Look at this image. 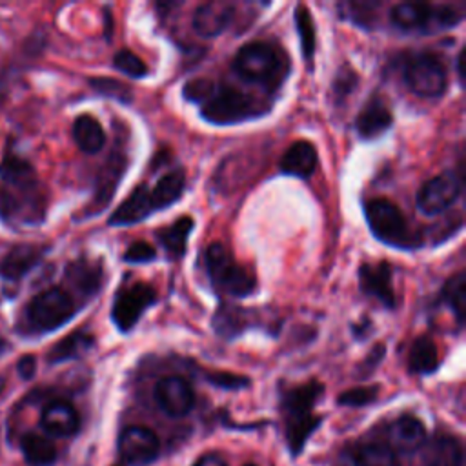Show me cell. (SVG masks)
Wrapping results in <instances>:
<instances>
[{
    "mask_svg": "<svg viewBox=\"0 0 466 466\" xmlns=\"http://www.w3.org/2000/svg\"><path fill=\"white\" fill-rule=\"evenodd\" d=\"M231 66L242 80L258 84L269 91L279 89L289 73L286 53L273 44L258 40L242 46L235 53Z\"/></svg>",
    "mask_w": 466,
    "mask_h": 466,
    "instance_id": "cell-1",
    "label": "cell"
},
{
    "mask_svg": "<svg viewBox=\"0 0 466 466\" xmlns=\"http://www.w3.org/2000/svg\"><path fill=\"white\" fill-rule=\"evenodd\" d=\"M366 222L380 242L397 249H417L422 244L420 235L410 229L404 213L388 198H370L364 202Z\"/></svg>",
    "mask_w": 466,
    "mask_h": 466,
    "instance_id": "cell-2",
    "label": "cell"
},
{
    "mask_svg": "<svg viewBox=\"0 0 466 466\" xmlns=\"http://www.w3.org/2000/svg\"><path fill=\"white\" fill-rule=\"evenodd\" d=\"M204 268L213 289L220 295L242 299L251 295L257 288L255 277L248 268L240 266L220 242H211L206 248Z\"/></svg>",
    "mask_w": 466,
    "mask_h": 466,
    "instance_id": "cell-3",
    "label": "cell"
},
{
    "mask_svg": "<svg viewBox=\"0 0 466 466\" xmlns=\"http://www.w3.org/2000/svg\"><path fill=\"white\" fill-rule=\"evenodd\" d=\"M324 386L317 380L308 384H300L286 391L282 399V410L286 419V433L289 441V448L299 451L302 442L308 439L311 430L320 422V419L313 413L315 400L322 395Z\"/></svg>",
    "mask_w": 466,
    "mask_h": 466,
    "instance_id": "cell-4",
    "label": "cell"
},
{
    "mask_svg": "<svg viewBox=\"0 0 466 466\" xmlns=\"http://www.w3.org/2000/svg\"><path fill=\"white\" fill-rule=\"evenodd\" d=\"M262 113H266V107L253 95L228 86H215V91L200 107L202 118L217 126L238 124Z\"/></svg>",
    "mask_w": 466,
    "mask_h": 466,
    "instance_id": "cell-5",
    "label": "cell"
},
{
    "mask_svg": "<svg viewBox=\"0 0 466 466\" xmlns=\"http://www.w3.org/2000/svg\"><path fill=\"white\" fill-rule=\"evenodd\" d=\"M75 313H76V306H75L73 297L58 286L47 288V289L40 291L38 295H35L29 300L27 309H25L27 322L38 333L58 329Z\"/></svg>",
    "mask_w": 466,
    "mask_h": 466,
    "instance_id": "cell-6",
    "label": "cell"
},
{
    "mask_svg": "<svg viewBox=\"0 0 466 466\" xmlns=\"http://www.w3.org/2000/svg\"><path fill=\"white\" fill-rule=\"evenodd\" d=\"M390 20L402 31H422L428 27H453L462 20V15L451 5L402 2L391 7Z\"/></svg>",
    "mask_w": 466,
    "mask_h": 466,
    "instance_id": "cell-7",
    "label": "cell"
},
{
    "mask_svg": "<svg viewBox=\"0 0 466 466\" xmlns=\"http://www.w3.org/2000/svg\"><path fill=\"white\" fill-rule=\"evenodd\" d=\"M402 76L410 91L422 98H439L448 84L446 67L433 53L411 55L404 66Z\"/></svg>",
    "mask_w": 466,
    "mask_h": 466,
    "instance_id": "cell-8",
    "label": "cell"
},
{
    "mask_svg": "<svg viewBox=\"0 0 466 466\" xmlns=\"http://www.w3.org/2000/svg\"><path fill=\"white\" fill-rule=\"evenodd\" d=\"M157 299L158 297L153 286L146 282H135L115 295L111 320L122 333H127L137 326L142 313L157 302Z\"/></svg>",
    "mask_w": 466,
    "mask_h": 466,
    "instance_id": "cell-9",
    "label": "cell"
},
{
    "mask_svg": "<svg viewBox=\"0 0 466 466\" xmlns=\"http://www.w3.org/2000/svg\"><path fill=\"white\" fill-rule=\"evenodd\" d=\"M462 189V177L453 171H444L430 180H426L417 191V208L428 215L435 217L455 204Z\"/></svg>",
    "mask_w": 466,
    "mask_h": 466,
    "instance_id": "cell-10",
    "label": "cell"
},
{
    "mask_svg": "<svg viewBox=\"0 0 466 466\" xmlns=\"http://www.w3.org/2000/svg\"><path fill=\"white\" fill-rule=\"evenodd\" d=\"M118 455L129 466H146L158 455L160 442L155 431L144 426H127L118 435Z\"/></svg>",
    "mask_w": 466,
    "mask_h": 466,
    "instance_id": "cell-11",
    "label": "cell"
},
{
    "mask_svg": "<svg viewBox=\"0 0 466 466\" xmlns=\"http://www.w3.org/2000/svg\"><path fill=\"white\" fill-rule=\"evenodd\" d=\"M155 400L169 417H184L195 404V393L189 382L178 375H167L155 386Z\"/></svg>",
    "mask_w": 466,
    "mask_h": 466,
    "instance_id": "cell-12",
    "label": "cell"
},
{
    "mask_svg": "<svg viewBox=\"0 0 466 466\" xmlns=\"http://www.w3.org/2000/svg\"><path fill=\"white\" fill-rule=\"evenodd\" d=\"M359 288L366 297L375 299L386 309H393L397 304L391 284V266L386 260L377 264L362 262L359 266Z\"/></svg>",
    "mask_w": 466,
    "mask_h": 466,
    "instance_id": "cell-13",
    "label": "cell"
},
{
    "mask_svg": "<svg viewBox=\"0 0 466 466\" xmlns=\"http://www.w3.org/2000/svg\"><path fill=\"white\" fill-rule=\"evenodd\" d=\"M235 16V5L228 0H211L200 4L195 13L191 25L197 35L204 38H215L224 33Z\"/></svg>",
    "mask_w": 466,
    "mask_h": 466,
    "instance_id": "cell-14",
    "label": "cell"
},
{
    "mask_svg": "<svg viewBox=\"0 0 466 466\" xmlns=\"http://www.w3.org/2000/svg\"><path fill=\"white\" fill-rule=\"evenodd\" d=\"M127 167V157L120 147H115L107 158V162L104 164L102 171L98 173V180H96V189H95V198H93V208L89 209V215L98 213L100 209H104L109 200L115 195V189L122 178V175L126 173Z\"/></svg>",
    "mask_w": 466,
    "mask_h": 466,
    "instance_id": "cell-15",
    "label": "cell"
},
{
    "mask_svg": "<svg viewBox=\"0 0 466 466\" xmlns=\"http://www.w3.org/2000/svg\"><path fill=\"white\" fill-rule=\"evenodd\" d=\"M155 204L151 198V189L146 184H138L124 200L122 204L111 213L107 224L109 226H131L137 224L149 215H153Z\"/></svg>",
    "mask_w": 466,
    "mask_h": 466,
    "instance_id": "cell-16",
    "label": "cell"
},
{
    "mask_svg": "<svg viewBox=\"0 0 466 466\" xmlns=\"http://www.w3.org/2000/svg\"><path fill=\"white\" fill-rule=\"evenodd\" d=\"M391 124H393V115L388 104L379 95H373L368 98V102L362 106L355 120L357 133L364 140L380 137Z\"/></svg>",
    "mask_w": 466,
    "mask_h": 466,
    "instance_id": "cell-17",
    "label": "cell"
},
{
    "mask_svg": "<svg viewBox=\"0 0 466 466\" xmlns=\"http://www.w3.org/2000/svg\"><path fill=\"white\" fill-rule=\"evenodd\" d=\"M42 428L55 437H71L80 428V417L76 410L66 400L49 402L40 417Z\"/></svg>",
    "mask_w": 466,
    "mask_h": 466,
    "instance_id": "cell-18",
    "label": "cell"
},
{
    "mask_svg": "<svg viewBox=\"0 0 466 466\" xmlns=\"http://www.w3.org/2000/svg\"><path fill=\"white\" fill-rule=\"evenodd\" d=\"M317 162H319V155L315 146L308 140H297L280 157L279 169L284 175L309 178L317 169Z\"/></svg>",
    "mask_w": 466,
    "mask_h": 466,
    "instance_id": "cell-19",
    "label": "cell"
},
{
    "mask_svg": "<svg viewBox=\"0 0 466 466\" xmlns=\"http://www.w3.org/2000/svg\"><path fill=\"white\" fill-rule=\"evenodd\" d=\"M390 448L402 453H411L422 448L426 439L424 424L415 415H400L388 430Z\"/></svg>",
    "mask_w": 466,
    "mask_h": 466,
    "instance_id": "cell-20",
    "label": "cell"
},
{
    "mask_svg": "<svg viewBox=\"0 0 466 466\" xmlns=\"http://www.w3.org/2000/svg\"><path fill=\"white\" fill-rule=\"evenodd\" d=\"M44 249L33 244L15 246L0 262V275L9 280L22 279L27 271H31L42 258Z\"/></svg>",
    "mask_w": 466,
    "mask_h": 466,
    "instance_id": "cell-21",
    "label": "cell"
},
{
    "mask_svg": "<svg viewBox=\"0 0 466 466\" xmlns=\"http://www.w3.org/2000/svg\"><path fill=\"white\" fill-rule=\"evenodd\" d=\"M422 446L424 466H461L462 462V448L455 437L439 435Z\"/></svg>",
    "mask_w": 466,
    "mask_h": 466,
    "instance_id": "cell-22",
    "label": "cell"
},
{
    "mask_svg": "<svg viewBox=\"0 0 466 466\" xmlns=\"http://www.w3.org/2000/svg\"><path fill=\"white\" fill-rule=\"evenodd\" d=\"M193 226H195V220L187 215H182L173 224L160 228L157 231V240L160 242V246L169 257H182L186 253V244Z\"/></svg>",
    "mask_w": 466,
    "mask_h": 466,
    "instance_id": "cell-23",
    "label": "cell"
},
{
    "mask_svg": "<svg viewBox=\"0 0 466 466\" xmlns=\"http://www.w3.org/2000/svg\"><path fill=\"white\" fill-rule=\"evenodd\" d=\"M102 264L91 260H75L67 266L66 277L82 295H95L102 284Z\"/></svg>",
    "mask_w": 466,
    "mask_h": 466,
    "instance_id": "cell-24",
    "label": "cell"
},
{
    "mask_svg": "<svg viewBox=\"0 0 466 466\" xmlns=\"http://www.w3.org/2000/svg\"><path fill=\"white\" fill-rule=\"evenodd\" d=\"M73 138L84 153H98L106 144V133L100 122L91 115H80L73 122Z\"/></svg>",
    "mask_w": 466,
    "mask_h": 466,
    "instance_id": "cell-25",
    "label": "cell"
},
{
    "mask_svg": "<svg viewBox=\"0 0 466 466\" xmlns=\"http://www.w3.org/2000/svg\"><path fill=\"white\" fill-rule=\"evenodd\" d=\"M408 368L411 373L428 375L439 368V351L435 342L428 335H420L413 340L408 353Z\"/></svg>",
    "mask_w": 466,
    "mask_h": 466,
    "instance_id": "cell-26",
    "label": "cell"
},
{
    "mask_svg": "<svg viewBox=\"0 0 466 466\" xmlns=\"http://www.w3.org/2000/svg\"><path fill=\"white\" fill-rule=\"evenodd\" d=\"M186 187V175L184 169H173L169 173H166L164 177H160L155 184V187L151 189V198L155 204V209H166L171 204H175Z\"/></svg>",
    "mask_w": 466,
    "mask_h": 466,
    "instance_id": "cell-27",
    "label": "cell"
},
{
    "mask_svg": "<svg viewBox=\"0 0 466 466\" xmlns=\"http://www.w3.org/2000/svg\"><path fill=\"white\" fill-rule=\"evenodd\" d=\"M93 344H95V339H93L91 333L73 331L51 348L47 359H49L51 364H58V362H64V360H69V359H76V357L84 355L87 350H91Z\"/></svg>",
    "mask_w": 466,
    "mask_h": 466,
    "instance_id": "cell-28",
    "label": "cell"
},
{
    "mask_svg": "<svg viewBox=\"0 0 466 466\" xmlns=\"http://www.w3.org/2000/svg\"><path fill=\"white\" fill-rule=\"evenodd\" d=\"M20 446L25 462L31 466H51L56 461L55 444L38 433H25Z\"/></svg>",
    "mask_w": 466,
    "mask_h": 466,
    "instance_id": "cell-29",
    "label": "cell"
},
{
    "mask_svg": "<svg viewBox=\"0 0 466 466\" xmlns=\"http://www.w3.org/2000/svg\"><path fill=\"white\" fill-rule=\"evenodd\" d=\"M441 300L450 306L451 313L455 315V320L459 324L464 322V311H466V277L464 271H457L451 275L442 289H441Z\"/></svg>",
    "mask_w": 466,
    "mask_h": 466,
    "instance_id": "cell-30",
    "label": "cell"
},
{
    "mask_svg": "<svg viewBox=\"0 0 466 466\" xmlns=\"http://www.w3.org/2000/svg\"><path fill=\"white\" fill-rule=\"evenodd\" d=\"M295 25L300 38V51L306 62L311 64L315 55V24L311 18V13L306 5H297L295 9Z\"/></svg>",
    "mask_w": 466,
    "mask_h": 466,
    "instance_id": "cell-31",
    "label": "cell"
},
{
    "mask_svg": "<svg viewBox=\"0 0 466 466\" xmlns=\"http://www.w3.org/2000/svg\"><path fill=\"white\" fill-rule=\"evenodd\" d=\"M353 466H397V457L388 444L371 442L357 451Z\"/></svg>",
    "mask_w": 466,
    "mask_h": 466,
    "instance_id": "cell-32",
    "label": "cell"
},
{
    "mask_svg": "<svg viewBox=\"0 0 466 466\" xmlns=\"http://www.w3.org/2000/svg\"><path fill=\"white\" fill-rule=\"evenodd\" d=\"M89 84L96 93L115 98L122 104H131V100H133L131 89L126 84H122L120 80H115L109 76H98V78H89Z\"/></svg>",
    "mask_w": 466,
    "mask_h": 466,
    "instance_id": "cell-33",
    "label": "cell"
},
{
    "mask_svg": "<svg viewBox=\"0 0 466 466\" xmlns=\"http://www.w3.org/2000/svg\"><path fill=\"white\" fill-rule=\"evenodd\" d=\"M113 66L131 78H142L147 75V66L129 49H120L113 58Z\"/></svg>",
    "mask_w": 466,
    "mask_h": 466,
    "instance_id": "cell-34",
    "label": "cell"
},
{
    "mask_svg": "<svg viewBox=\"0 0 466 466\" xmlns=\"http://www.w3.org/2000/svg\"><path fill=\"white\" fill-rule=\"evenodd\" d=\"M379 388L377 386H359V388H351L344 393L339 395V404L342 406H366L370 402H373L377 399Z\"/></svg>",
    "mask_w": 466,
    "mask_h": 466,
    "instance_id": "cell-35",
    "label": "cell"
},
{
    "mask_svg": "<svg viewBox=\"0 0 466 466\" xmlns=\"http://www.w3.org/2000/svg\"><path fill=\"white\" fill-rule=\"evenodd\" d=\"M213 91H215V84L208 78L187 80L182 87L184 98L189 100V102H197V104H204L211 96Z\"/></svg>",
    "mask_w": 466,
    "mask_h": 466,
    "instance_id": "cell-36",
    "label": "cell"
},
{
    "mask_svg": "<svg viewBox=\"0 0 466 466\" xmlns=\"http://www.w3.org/2000/svg\"><path fill=\"white\" fill-rule=\"evenodd\" d=\"M357 82H359L357 73L350 66H342L337 71L335 80H333V93H335L337 100L340 102L342 98H346L357 87Z\"/></svg>",
    "mask_w": 466,
    "mask_h": 466,
    "instance_id": "cell-37",
    "label": "cell"
},
{
    "mask_svg": "<svg viewBox=\"0 0 466 466\" xmlns=\"http://www.w3.org/2000/svg\"><path fill=\"white\" fill-rule=\"evenodd\" d=\"M157 258V251L153 246H149L144 240H137L133 242L126 253H124V260L131 262V264H142V262H151Z\"/></svg>",
    "mask_w": 466,
    "mask_h": 466,
    "instance_id": "cell-38",
    "label": "cell"
},
{
    "mask_svg": "<svg viewBox=\"0 0 466 466\" xmlns=\"http://www.w3.org/2000/svg\"><path fill=\"white\" fill-rule=\"evenodd\" d=\"M208 380L215 386L220 388H228V390H238L249 384L248 377L242 375H233V373H226V371H213V373H206Z\"/></svg>",
    "mask_w": 466,
    "mask_h": 466,
    "instance_id": "cell-39",
    "label": "cell"
},
{
    "mask_svg": "<svg viewBox=\"0 0 466 466\" xmlns=\"http://www.w3.org/2000/svg\"><path fill=\"white\" fill-rule=\"evenodd\" d=\"M384 353H386V346H384V344H375V346L371 348L370 355H368V357L364 359V362H362L364 373H371V371L377 368V364L382 360Z\"/></svg>",
    "mask_w": 466,
    "mask_h": 466,
    "instance_id": "cell-40",
    "label": "cell"
},
{
    "mask_svg": "<svg viewBox=\"0 0 466 466\" xmlns=\"http://www.w3.org/2000/svg\"><path fill=\"white\" fill-rule=\"evenodd\" d=\"M16 370H18V375L24 379V380H29L33 379L35 371H36V359L33 355H24L18 364H16Z\"/></svg>",
    "mask_w": 466,
    "mask_h": 466,
    "instance_id": "cell-41",
    "label": "cell"
},
{
    "mask_svg": "<svg viewBox=\"0 0 466 466\" xmlns=\"http://www.w3.org/2000/svg\"><path fill=\"white\" fill-rule=\"evenodd\" d=\"M193 466H228V464L218 453H204L202 457L197 459Z\"/></svg>",
    "mask_w": 466,
    "mask_h": 466,
    "instance_id": "cell-42",
    "label": "cell"
},
{
    "mask_svg": "<svg viewBox=\"0 0 466 466\" xmlns=\"http://www.w3.org/2000/svg\"><path fill=\"white\" fill-rule=\"evenodd\" d=\"M462 62H464V49H461L459 55H457V76H459L461 86L464 84V67H462Z\"/></svg>",
    "mask_w": 466,
    "mask_h": 466,
    "instance_id": "cell-43",
    "label": "cell"
},
{
    "mask_svg": "<svg viewBox=\"0 0 466 466\" xmlns=\"http://www.w3.org/2000/svg\"><path fill=\"white\" fill-rule=\"evenodd\" d=\"M244 466H257V464H251V462H249V464H244Z\"/></svg>",
    "mask_w": 466,
    "mask_h": 466,
    "instance_id": "cell-44",
    "label": "cell"
},
{
    "mask_svg": "<svg viewBox=\"0 0 466 466\" xmlns=\"http://www.w3.org/2000/svg\"><path fill=\"white\" fill-rule=\"evenodd\" d=\"M0 388H2V380H0Z\"/></svg>",
    "mask_w": 466,
    "mask_h": 466,
    "instance_id": "cell-45",
    "label": "cell"
}]
</instances>
